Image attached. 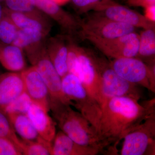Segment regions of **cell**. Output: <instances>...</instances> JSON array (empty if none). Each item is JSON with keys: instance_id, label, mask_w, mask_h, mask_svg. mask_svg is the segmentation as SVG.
Masks as SVG:
<instances>
[{"instance_id": "cell-1", "label": "cell", "mask_w": 155, "mask_h": 155, "mask_svg": "<svg viewBox=\"0 0 155 155\" xmlns=\"http://www.w3.org/2000/svg\"><path fill=\"white\" fill-rule=\"evenodd\" d=\"M155 113V98L141 104L126 97L106 100L101 106L97 134L109 155H118L116 146L119 142Z\"/></svg>"}, {"instance_id": "cell-2", "label": "cell", "mask_w": 155, "mask_h": 155, "mask_svg": "<svg viewBox=\"0 0 155 155\" xmlns=\"http://www.w3.org/2000/svg\"><path fill=\"white\" fill-rule=\"evenodd\" d=\"M50 111L61 130L70 138L79 144L95 148L102 153L108 155L96 130L80 112L69 105L51 101H50Z\"/></svg>"}, {"instance_id": "cell-3", "label": "cell", "mask_w": 155, "mask_h": 155, "mask_svg": "<svg viewBox=\"0 0 155 155\" xmlns=\"http://www.w3.org/2000/svg\"><path fill=\"white\" fill-rule=\"evenodd\" d=\"M63 93L71 107H74L97 130L101 107L90 95L75 75L68 73L61 78Z\"/></svg>"}, {"instance_id": "cell-4", "label": "cell", "mask_w": 155, "mask_h": 155, "mask_svg": "<svg viewBox=\"0 0 155 155\" xmlns=\"http://www.w3.org/2000/svg\"><path fill=\"white\" fill-rule=\"evenodd\" d=\"M92 56L101 78L102 90L105 101L114 97H128L138 101L142 98L143 94L141 87L120 77L105 58L93 53Z\"/></svg>"}, {"instance_id": "cell-5", "label": "cell", "mask_w": 155, "mask_h": 155, "mask_svg": "<svg viewBox=\"0 0 155 155\" xmlns=\"http://www.w3.org/2000/svg\"><path fill=\"white\" fill-rule=\"evenodd\" d=\"M109 63L120 77L155 93V64L148 65L136 57L112 59Z\"/></svg>"}, {"instance_id": "cell-6", "label": "cell", "mask_w": 155, "mask_h": 155, "mask_svg": "<svg viewBox=\"0 0 155 155\" xmlns=\"http://www.w3.org/2000/svg\"><path fill=\"white\" fill-rule=\"evenodd\" d=\"M121 155H155V113L123 138Z\"/></svg>"}, {"instance_id": "cell-7", "label": "cell", "mask_w": 155, "mask_h": 155, "mask_svg": "<svg viewBox=\"0 0 155 155\" xmlns=\"http://www.w3.org/2000/svg\"><path fill=\"white\" fill-rule=\"evenodd\" d=\"M95 46L103 54L111 59L134 58L138 54L139 35L135 32L112 38L81 35Z\"/></svg>"}, {"instance_id": "cell-8", "label": "cell", "mask_w": 155, "mask_h": 155, "mask_svg": "<svg viewBox=\"0 0 155 155\" xmlns=\"http://www.w3.org/2000/svg\"><path fill=\"white\" fill-rule=\"evenodd\" d=\"M27 57L46 84L50 101L60 102L70 105L62 91L61 78L49 58L45 45Z\"/></svg>"}, {"instance_id": "cell-9", "label": "cell", "mask_w": 155, "mask_h": 155, "mask_svg": "<svg viewBox=\"0 0 155 155\" xmlns=\"http://www.w3.org/2000/svg\"><path fill=\"white\" fill-rule=\"evenodd\" d=\"M78 33L103 38H112L135 32V28L125 23L116 22L94 12L81 19Z\"/></svg>"}, {"instance_id": "cell-10", "label": "cell", "mask_w": 155, "mask_h": 155, "mask_svg": "<svg viewBox=\"0 0 155 155\" xmlns=\"http://www.w3.org/2000/svg\"><path fill=\"white\" fill-rule=\"evenodd\" d=\"M78 74L80 80L91 97L99 104L102 105L105 100L102 90V81L97 69L92 53L78 45Z\"/></svg>"}, {"instance_id": "cell-11", "label": "cell", "mask_w": 155, "mask_h": 155, "mask_svg": "<svg viewBox=\"0 0 155 155\" xmlns=\"http://www.w3.org/2000/svg\"><path fill=\"white\" fill-rule=\"evenodd\" d=\"M25 92L32 103L48 112L50 111V94L46 84L36 69L32 66L20 72Z\"/></svg>"}, {"instance_id": "cell-12", "label": "cell", "mask_w": 155, "mask_h": 155, "mask_svg": "<svg viewBox=\"0 0 155 155\" xmlns=\"http://www.w3.org/2000/svg\"><path fill=\"white\" fill-rule=\"evenodd\" d=\"M96 12L116 22L125 23L135 28H155V23L148 20L144 15L115 1Z\"/></svg>"}, {"instance_id": "cell-13", "label": "cell", "mask_w": 155, "mask_h": 155, "mask_svg": "<svg viewBox=\"0 0 155 155\" xmlns=\"http://www.w3.org/2000/svg\"><path fill=\"white\" fill-rule=\"evenodd\" d=\"M33 1L39 10L54 19L69 35L78 33L80 30L81 19L65 11L51 0Z\"/></svg>"}, {"instance_id": "cell-14", "label": "cell", "mask_w": 155, "mask_h": 155, "mask_svg": "<svg viewBox=\"0 0 155 155\" xmlns=\"http://www.w3.org/2000/svg\"><path fill=\"white\" fill-rule=\"evenodd\" d=\"M3 12L12 20L18 29L35 31L48 35L51 26L38 10L29 13H21L4 8Z\"/></svg>"}, {"instance_id": "cell-15", "label": "cell", "mask_w": 155, "mask_h": 155, "mask_svg": "<svg viewBox=\"0 0 155 155\" xmlns=\"http://www.w3.org/2000/svg\"><path fill=\"white\" fill-rule=\"evenodd\" d=\"M24 92L20 73L7 72L0 75V112L4 114L7 107Z\"/></svg>"}, {"instance_id": "cell-16", "label": "cell", "mask_w": 155, "mask_h": 155, "mask_svg": "<svg viewBox=\"0 0 155 155\" xmlns=\"http://www.w3.org/2000/svg\"><path fill=\"white\" fill-rule=\"evenodd\" d=\"M53 141L51 155H97L102 154L97 149L77 143L61 130L56 133Z\"/></svg>"}, {"instance_id": "cell-17", "label": "cell", "mask_w": 155, "mask_h": 155, "mask_svg": "<svg viewBox=\"0 0 155 155\" xmlns=\"http://www.w3.org/2000/svg\"><path fill=\"white\" fill-rule=\"evenodd\" d=\"M45 45L51 62L62 78L68 73V37L57 36L51 38Z\"/></svg>"}, {"instance_id": "cell-18", "label": "cell", "mask_w": 155, "mask_h": 155, "mask_svg": "<svg viewBox=\"0 0 155 155\" xmlns=\"http://www.w3.org/2000/svg\"><path fill=\"white\" fill-rule=\"evenodd\" d=\"M27 114L39 136L46 141L52 143L56 134L57 125L54 119L49 116L47 112L33 103Z\"/></svg>"}, {"instance_id": "cell-19", "label": "cell", "mask_w": 155, "mask_h": 155, "mask_svg": "<svg viewBox=\"0 0 155 155\" xmlns=\"http://www.w3.org/2000/svg\"><path fill=\"white\" fill-rule=\"evenodd\" d=\"M0 63L9 71H23L26 66L23 50L15 45L0 43Z\"/></svg>"}, {"instance_id": "cell-20", "label": "cell", "mask_w": 155, "mask_h": 155, "mask_svg": "<svg viewBox=\"0 0 155 155\" xmlns=\"http://www.w3.org/2000/svg\"><path fill=\"white\" fill-rule=\"evenodd\" d=\"M6 115L22 140H33L38 138L39 136L27 114L11 113Z\"/></svg>"}, {"instance_id": "cell-21", "label": "cell", "mask_w": 155, "mask_h": 155, "mask_svg": "<svg viewBox=\"0 0 155 155\" xmlns=\"http://www.w3.org/2000/svg\"><path fill=\"white\" fill-rule=\"evenodd\" d=\"M47 35L40 31L19 29L12 44L19 47L27 53L44 44Z\"/></svg>"}, {"instance_id": "cell-22", "label": "cell", "mask_w": 155, "mask_h": 155, "mask_svg": "<svg viewBox=\"0 0 155 155\" xmlns=\"http://www.w3.org/2000/svg\"><path fill=\"white\" fill-rule=\"evenodd\" d=\"M155 28L143 29L139 35V45L136 58L148 65L155 64Z\"/></svg>"}, {"instance_id": "cell-23", "label": "cell", "mask_w": 155, "mask_h": 155, "mask_svg": "<svg viewBox=\"0 0 155 155\" xmlns=\"http://www.w3.org/2000/svg\"><path fill=\"white\" fill-rule=\"evenodd\" d=\"M21 152L24 155H49L51 154L52 143L46 141L39 136L36 140H22Z\"/></svg>"}, {"instance_id": "cell-24", "label": "cell", "mask_w": 155, "mask_h": 155, "mask_svg": "<svg viewBox=\"0 0 155 155\" xmlns=\"http://www.w3.org/2000/svg\"><path fill=\"white\" fill-rule=\"evenodd\" d=\"M0 137L8 140L13 143L22 153V140L17 136L7 116L2 112H0Z\"/></svg>"}, {"instance_id": "cell-25", "label": "cell", "mask_w": 155, "mask_h": 155, "mask_svg": "<svg viewBox=\"0 0 155 155\" xmlns=\"http://www.w3.org/2000/svg\"><path fill=\"white\" fill-rule=\"evenodd\" d=\"M114 1L115 0H70L76 12L81 15L87 14L91 11L97 12Z\"/></svg>"}, {"instance_id": "cell-26", "label": "cell", "mask_w": 155, "mask_h": 155, "mask_svg": "<svg viewBox=\"0 0 155 155\" xmlns=\"http://www.w3.org/2000/svg\"><path fill=\"white\" fill-rule=\"evenodd\" d=\"M16 25L3 12L0 20V41L5 44H12L17 31Z\"/></svg>"}, {"instance_id": "cell-27", "label": "cell", "mask_w": 155, "mask_h": 155, "mask_svg": "<svg viewBox=\"0 0 155 155\" xmlns=\"http://www.w3.org/2000/svg\"><path fill=\"white\" fill-rule=\"evenodd\" d=\"M32 104L30 97L24 92L7 107L4 114L6 115L11 113L27 114L28 109Z\"/></svg>"}, {"instance_id": "cell-28", "label": "cell", "mask_w": 155, "mask_h": 155, "mask_svg": "<svg viewBox=\"0 0 155 155\" xmlns=\"http://www.w3.org/2000/svg\"><path fill=\"white\" fill-rule=\"evenodd\" d=\"M7 8L11 11L29 13L38 10L33 0H5Z\"/></svg>"}, {"instance_id": "cell-29", "label": "cell", "mask_w": 155, "mask_h": 155, "mask_svg": "<svg viewBox=\"0 0 155 155\" xmlns=\"http://www.w3.org/2000/svg\"><path fill=\"white\" fill-rule=\"evenodd\" d=\"M22 153L8 140L0 137V155H21Z\"/></svg>"}, {"instance_id": "cell-30", "label": "cell", "mask_w": 155, "mask_h": 155, "mask_svg": "<svg viewBox=\"0 0 155 155\" xmlns=\"http://www.w3.org/2000/svg\"><path fill=\"white\" fill-rule=\"evenodd\" d=\"M126 3L130 7H142L144 8L148 6L155 5V0H127Z\"/></svg>"}, {"instance_id": "cell-31", "label": "cell", "mask_w": 155, "mask_h": 155, "mask_svg": "<svg viewBox=\"0 0 155 155\" xmlns=\"http://www.w3.org/2000/svg\"><path fill=\"white\" fill-rule=\"evenodd\" d=\"M145 17L150 22L155 23V5L144 8Z\"/></svg>"}, {"instance_id": "cell-32", "label": "cell", "mask_w": 155, "mask_h": 155, "mask_svg": "<svg viewBox=\"0 0 155 155\" xmlns=\"http://www.w3.org/2000/svg\"><path fill=\"white\" fill-rule=\"evenodd\" d=\"M53 2L60 6L63 5L69 2L70 0H51Z\"/></svg>"}, {"instance_id": "cell-33", "label": "cell", "mask_w": 155, "mask_h": 155, "mask_svg": "<svg viewBox=\"0 0 155 155\" xmlns=\"http://www.w3.org/2000/svg\"><path fill=\"white\" fill-rule=\"evenodd\" d=\"M3 9H4V8H3L2 5L0 4V20H1V18H2V17Z\"/></svg>"}, {"instance_id": "cell-34", "label": "cell", "mask_w": 155, "mask_h": 155, "mask_svg": "<svg viewBox=\"0 0 155 155\" xmlns=\"http://www.w3.org/2000/svg\"><path fill=\"white\" fill-rule=\"evenodd\" d=\"M115 1H118V2H127V0H115Z\"/></svg>"}, {"instance_id": "cell-35", "label": "cell", "mask_w": 155, "mask_h": 155, "mask_svg": "<svg viewBox=\"0 0 155 155\" xmlns=\"http://www.w3.org/2000/svg\"><path fill=\"white\" fill-rule=\"evenodd\" d=\"M0 1H2V0H0Z\"/></svg>"}]
</instances>
